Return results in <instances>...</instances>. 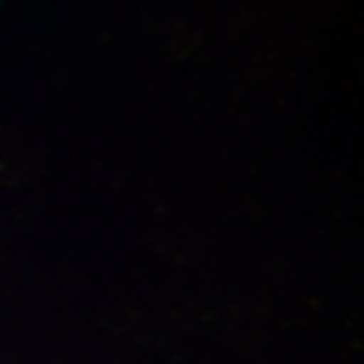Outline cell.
I'll use <instances>...</instances> for the list:
<instances>
[]
</instances>
